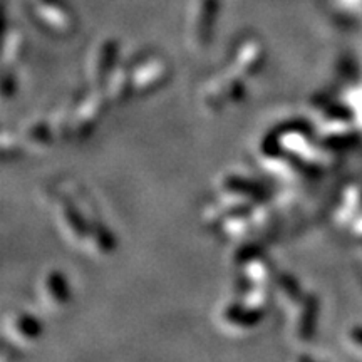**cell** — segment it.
<instances>
[{
    "label": "cell",
    "instance_id": "6da1fadb",
    "mask_svg": "<svg viewBox=\"0 0 362 362\" xmlns=\"http://www.w3.org/2000/svg\"><path fill=\"white\" fill-rule=\"evenodd\" d=\"M277 134L284 151L300 161L310 173H319L320 170L330 165L329 148H325L324 144L319 146V144L312 141L307 131L300 126L280 128Z\"/></svg>",
    "mask_w": 362,
    "mask_h": 362
},
{
    "label": "cell",
    "instance_id": "7a4b0ae2",
    "mask_svg": "<svg viewBox=\"0 0 362 362\" xmlns=\"http://www.w3.org/2000/svg\"><path fill=\"white\" fill-rule=\"evenodd\" d=\"M106 94L101 89H94L84 94L72 106V138L86 139L103 119L107 106Z\"/></svg>",
    "mask_w": 362,
    "mask_h": 362
},
{
    "label": "cell",
    "instance_id": "3957f363",
    "mask_svg": "<svg viewBox=\"0 0 362 362\" xmlns=\"http://www.w3.org/2000/svg\"><path fill=\"white\" fill-rule=\"evenodd\" d=\"M243 98H245V88L242 81L220 76L205 84L200 94V103L202 110L206 115L215 116L225 110L226 104H238L243 101Z\"/></svg>",
    "mask_w": 362,
    "mask_h": 362
},
{
    "label": "cell",
    "instance_id": "277c9868",
    "mask_svg": "<svg viewBox=\"0 0 362 362\" xmlns=\"http://www.w3.org/2000/svg\"><path fill=\"white\" fill-rule=\"evenodd\" d=\"M54 218L61 230L62 237H64L71 245L83 247L84 237L88 233L89 223L84 218L83 210L72 202L69 197H59L54 202Z\"/></svg>",
    "mask_w": 362,
    "mask_h": 362
},
{
    "label": "cell",
    "instance_id": "5b68a950",
    "mask_svg": "<svg viewBox=\"0 0 362 362\" xmlns=\"http://www.w3.org/2000/svg\"><path fill=\"white\" fill-rule=\"evenodd\" d=\"M37 298L47 310L64 309L71 300L69 285L62 272L56 269L44 272L37 282Z\"/></svg>",
    "mask_w": 362,
    "mask_h": 362
},
{
    "label": "cell",
    "instance_id": "8992f818",
    "mask_svg": "<svg viewBox=\"0 0 362 362\" xmlns=\"http://www.w3.org/2000/svg\"><path fill=\"white\" fill-rule=\"evenodd\" d=\"M319 300L314 293H304V297L291 307V327L297 341L309 342L314 337Z\"/></svg>",
    "mask_w": 362,
    "mask_h": 362
},
{
    "label": "cell",
    "instance_id": "52a82bcc",
    "mask_svg": "<svg viewBox=\"0 0 362 362\" xmlns=\"http://www.w3.org/2000/svg\"><path fill=\"white\" fill-rule=\"evenodd\" d=\"M6 329L7 337L17 346H30L42 336V325L34 315L27 312H12L6 317Z\"/></svg>",
    "mask_w": 362,
    "mask_h": 362
},
{
    "label": "cell",
    "instance_id": "ba28073f",
    "mask_svg": "<svg viewBox=\"0 0 362 362\" xmlns=\"http://www.w3.org/2000/svg\"><path fill=\"white\" fill-rule=\"evenodd\" d=\"M216 187L220 189V194H226V197H235L242 198L247 202H260L264 200L265 193L262 189L260 185H257L255 181L245 176H240L235 173H226L221 176L216 183Z\"/></svg>",
    "mask_w": 362,
    "mask_h": 362
},
{
    "label": "cell",
    "instance_id": "9c48e42d",
    "mask_svg": "<svg viewBox=\"0 0 362 362\" xmlns=\"http://www.w3.org/2000/svg\"><path fill=\"white\" fill-rule=\"evenodd\" d=\"M218 319L228 329L250 330L262 322L264 312L250 309V307L242 304V302H237V304H226L221 307Z\"/></svg>",
    "mask_w": 362,
    "mask_h": 362
},
{
    "label": "cell",
    "instance_id": "30bf717a",
    "mask_svg": "<svg viewBox=\"0 0 362 362\" xmlns=\"http://www.w3.org/2000/svg\"><path fill=\"white\" fill-rule=\"evenodd\" d=\"M115 247L116 238L106 225H103L98 220L89 223L88 233H86L83 242V248L88 255L94 257V259H104L115 250Z\"/></svg>",
    "mask_w": 362,
    "mask_h": 362
},
{
    "label": "cell",
    "instance_id": "8fae6325",
    "mask_svg": "<svg viewBox=\"0 0 362 362\" xmlns=\"http://www.w3.org/2000/svg\"><path fill=\"white\" fill-rule=\"evenodd\" d=\"M166 76H168V71H166V66L161 64V62H149V64L141 66L139 69H136L133 74H131L133 93H151V90L160 88V86L165 83Z\"/></svg>",
    "mask_w": 362,
    "mask_h": 362
},
{
    "label": "cell",
    "instance_id": "7c38bea8",
    "mask_svg": "<svg viewBox=\"0 0 362 362\" xmlns=\"http://www.w3.org/2000/svg\"><path fill=\"white\" fill-rule=\"evenodd\" d=\"M54 134L49 121L35 119L27 123L21 131V141L22 146L33 151H42V149L51 146L54 141Z\"/></svg>",
    "mask_w": 362,
    "mask_h": 362
},
{
    "label": "cell",
    "instance_id": "4fadbf2b",
    "mask_svg": "<svg viewBox=\"0 0 362 362\" xmlns=\"http://www.w3.org/2000/svg\"><path fill=\"white\" fill-rule=\"evenodd\" d=\"M240 265H242L243 277L247 279L248 285H264V287H269L270 284H274L275 275L272 272L270 262L264 255H260L259 252L252 253Z\"/></svg>",
    "mask_w": 362,
    "mask_h": 362
},
{
    "label": "cell",
    "instance_id": "5bb4252c",
    "mask_svg": "<svg viewBox=\"0 0 362 362\" xmlns=\"http://www.w3.org/2000/svg\"><path fill=\"white\" fill-rule=\"evenodd\" d=\"M112 57H115V51H112L111 45H104V47L94 54L93 62H90L89 67V79L94 89H101L111 76Z\"/></svg>",
    "mask_w": 362,
    "mask_h": 362
},
{
    "label": "cell",
    "instance_id": "9a60e30c",
    "mask_svg": "<svg viewBox=\"0 0 362 362\" xmlns=\"http://www.w3.org/2000/svg\"><path fill=\"white\" fill-rule=\"evenodd\" d=\"M221 232H223L226 237L237 240V242H245V240L250 237L252 233L257 232L255 225H253L250 210L243 211V214H237L230 218H226L223 223L220 225Z\"/></svg>",
    "mask_w": 362,
    "mask_h": 362
},
{
    "label": "cell",
    "instance_id": "2e32d148",
    "mask_svg": "<svg viewBox=\"0 0 362 362\" xmlns=\"http://www.w3.org/2000/svg\"><path fill=\"white\" fill-rule=\"evenodd\" d=\"M274 288H275V292H277L279 300L282 302L287 309H291L293 304H297V302L300 300L305 293L304 291H302V287L298 285L297 280L288 274L275 275Z\"/></svg>",
    "mask_w": 362,
    "mask_h": 362
},
{
    "label": "cell",
    "instance_id": "e0dca14e",
    "mask_svg": "<svg viewBox=\"0 0 362 362\" xmlns=\"http://www.w3.org/2000/svg\"><path fill=\"white\" fill-rule=\"evenodd\" d=\"M106 98L112 104H121L133 94V86H131V76L124 72H115L107 78Z\"/></svg>",
    "mask_w": 362,
    "mask_h": 362
},
{
    "label": "cell",
    "instance_id": "ac0fdd59",
    "mask_svg": "<svg viewBox=\"0 0 362 362\" xmlns=\"http://www.w3.org/2000/svg\"><path fill=\"white\" fill-rule=\"evenodd\" d=\"M362 206V193L357 188H349L344 194L342 205L339 206L336 220L339 223H347Z\"/></svg>",
    "mask_w": 362,
    "mask_h": 362
},
{
    "label": "cell",
    "instance_id": "d6986e66",
    "mask_svg": "<svg viewBox=\"0 0 362 362\" xmlns=\"http://www.w3.org/2000/svg\"><path fill=\"white\" fill-rule=\"evenodd\" d=\"M262 62V56L257 49L248 47L243 51L235 61V71L237 74L243 76V78H248V76H253L257 71H259Z\"/></svg>",
    "mask_w": 362,
    "mask_h": 362
},
{
    "label": "cell",
    "instance_id": "ffe728a7",
    "mask_svg": "<svg viewBox=\"0 0 362 362\" xmlns=\"http://www.w3.org/2000/svg\"><path fill=\"white\" fill-rule=\"evenodd\" d=\"M250 216H252L253 225H255L257 232H269L275 223L274 211L270 210L269 205H267L264 200L253 203V206L250 208Z\"/></svg>",
    "mask_w": 362,
    "mask_h": 362
},
{
    "label": "cell",
    "instance_id": "44dd1931",
    "mask_svg": "<svg viewBox=\"0 0 362 362\" xmlns=\"http://www.w3.org/2000/svg\"><path fill=\"white\" fill-rule=\"evenodd\" d=\"M269 298H270V291L269 287H264V285H248L247 292L243 293L242 297V304H245L247 307L255 310H265V307L269 305Z\"/></svg>",
    "mask_w": 362,
    "mask_h": 362
},
{
    "label": "cell",
    "instance_id": "7402d4cb",
    "mask_svg": "<svg viewBox=\"0 0 362 362\" xmlns=\"http://www.w3.org/2000/svg\"><path fill=\"white\" fill-rule=\"evenodd\" d=\"M22 149H24V146H22L21 138L19 139L13 138V134L4 131V134H2V155H4V158L21 155Z\"/></svg>",
    "mask_w": 362,
    "mask_h": 362
},
{
    "label": "cell",
    "instance_id": "603a6c76",
    "mask_svg": "<svg viewBox=\"0 0 362 362\" xmlns=\"http://www.w3.org/2000/svg\"><path fill=\"white\" fill-rule=\"evenodd\" d=\"M349 339L356 344L357 347H361V349H362V327L352 329L351 334H349Z\"/></svg>",
    "mask_w": 362,
    "mask_h": 362
},
{
    "label": "cell",
    "instance_id": "cb8c5ba5",
    "mask_svg": "<svg viewBox=\"0 0 362 362\" xmlns=\"http://www.w3.org/2000/svg\"><path fill=\"white\" fill-rule=\"evenodd\" d=\"M296 362H315V361L312 359V357H309V356H298Z\"/></svg>",
    "mask_w": 362,
    "mask_h": 362
}]
</instances>
